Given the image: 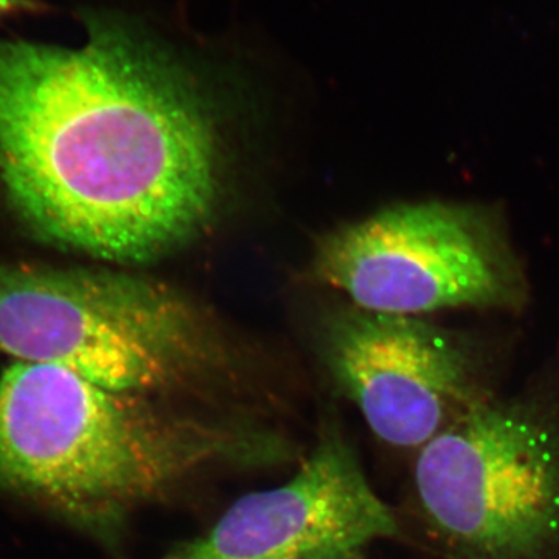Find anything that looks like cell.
Segmentation results:
<instances>
[{"instance_id": "277c9868", "label": "cell", "mask_w": 559, "mask_h": 559, "mask_svg": "<svg viewBox=\"0 0 559 559\" xmlns=\"http://www.w3.org/2000/svg\"><path fill=\"white\" fill-rule=\"evenodd\" d=\"M406 514L437 559H559V390L495 396L430 440Z\"/></svg>"}, {"instance_id": "3957f363", "label": "cell", "mask_w": 559, "mask_h": 559, "mask_svg": "<svg viewBox=\"0 0 559 559\" xmlns=\"http://www.w3.org/2000/svg\"><path fill=\"white\" fill-rule=\"evenodd\" d=\"M0 352L150 399L186 389L218 360L198 311L159 282L7 260H0Z\"/></svg>"}, {"instance_id": "52a82bcc", "label": "cell", "mask_w": 559, "mask_h": 559, "mask_svg": "<svg viewBox=\"0 0 559 559\" xmlns=\"http://www.w3.org/2000/svg\"><path fill=\"white\" fill-rule=\"evenodd\" d=\"M401 535L399 514L330 418L288 481L242 496L212 527L154 559H369L373 544Z\"/></svg>"}, {"instance_id": "7a4b0ae2", "label": "cell", "mask_w": 559, "mask_h": 559, "mask_svg": "<svg viewBox=\"0 0 559 559\" xmlns=\"http://www.w3.org/2000/svg\"><path fill=\"white\" fill-rule=\"evenodd\" d=\"M293 454L263 423L167 409L50 364L14 362L0 374V491L103 543L119 538L135 511L210 473Z\"/></svg>"}, {"instance_id": "8992f818", "label": "cell", "mask_w": 559, "mask_h": 559, "mask_svg": "<svg viewBox=\"0 0 559 559\" xmlns=\"http://www.w3.org/2000/svg\"><path fill=\"white\" fill-rule=\"evenodd\" d=\"M331 377L382 444L417 454L495 399L473 349L411 316L348 311L326 331Z\"/></svg>"}, {"instance_id": "6da1fadb", "label": "cell", "mask_w": 559, "mask_h": 559, "mask_svg": "<svg viewBox=\"0 0 559 559\" xmlns=\"http://www.w3.org/2000/svg\"><path fill=\"white\" fill-rule=\"evenodd\" d=\"M75 46L0 38V202L40 241L140 263L200 234L218 135L197 83L138 28Z\"/></svg>"}, {"instance_id": "5b68a950", "label": "cell", "mask_w": 559, "mask_h": 559, "mask_svg": "<svg viewBox=\"0 0 559 559\" xmlns=\"http://www.w3.org/2000/svg\"><path fill=\"white\" fill-rule=\"evenodd\" d=\"M314 274L356 308L411 316L513 299L509 253L484 213L441 202L400 204L326 235Z\"/></svg>"}]
</instances>
